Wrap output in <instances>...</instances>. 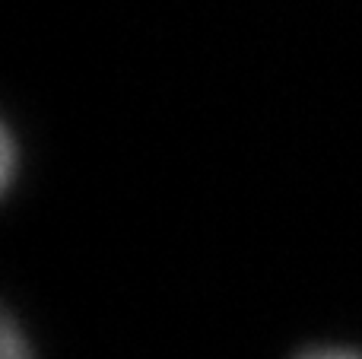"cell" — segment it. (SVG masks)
Listing matches in <instances>:
<instances>
[{
	"instance_id": "obj_1",
	"label": "cell",
	"mask_w": 362,
	"mask_h": 359,
	"mask_svg": "<svg viewBox=\"0 0 362 359\" xmlns=\"http://www.w3.org/2000/svg\"><path fill=\"white\" fill-rule=\"evenodd\" d=\"M0 359H38L29 328L13 312H6L0 324Z\"/></svg>"
},
{
	"instance_id": "obj_2",
	"label": "cell",
	"mask_w": 362,
	"mask_h": 359,
	"mask_svg": "<svg viewBox=\"0 0 362 359\" xmlns=\"http://www.w3.org/2000/svg\"><path fill=\"white\" fill-rule=\"evenodd\" d=\"M19 172H23V140L6 124L4 137H0V182H4V191L16 188Z\"/></svg>"
},
{
	"instance_id": "obj_3",
	"label": "cell",
	"mask_w": 362,
	"mask_h": 359,
	"mask_svg": "<svg viewBox=\"0 0 362 359\" xmlns=\"http://www.w3.org/2000/svg\"><path fill=\"white\" fill-rule=\"evenodd\" d=\"M293 359H362V350L346 347V343H315V347L299 350Z\"/></svg>"
}]
</instances>
